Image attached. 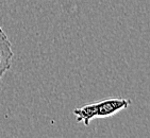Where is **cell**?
I'll return each instance as SVG.
<instances>
[{"label":"cell","mask_w":150,"mask_h":138,"mask_svg":"<svg viewBox=\"0 0 150 138\" xmlns=\"http://www.w3.org/2000/svg\"><path fill=\"white\" fill-rule=\"evenodd\" d=\"M130 104L131 100L124 98H109L100 102H96L97 118H108L114 116L120 111L126 109Z\"/></svg>","instance_id":"6da1fadb"},{"label":"cell","mask_w":150,"mask_h":138,"mask_svg":"<svg viewBox=\"0 0 150 138\" xmlns=\"http://www.w3.org/2000/svg\"><path fill=\"white\" fill-rule=\"evenodd\" d=\"M14 52L12 50V44L8 38V35L0 27V80L11 68L12 58Z\"/></svg>","instance_id":"7a4b0ae2"},{"label":"cell","mask_w":150,"mask_h":138,"mask_svg":"<svg viewBox=\"0 0 150 138\" xmlns=\"http://www.w3.org/2000/svg\"><path fill=\"white\" fill-rule=\"evenodd\" d=\"M74 115L77 117V122H82L88 125L93 119L97 118V105L95 103L85 104L83 106L74 109Z\"/></svg>","instance_id":"3957f363"}]
</instances>
